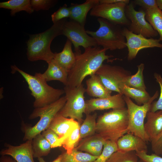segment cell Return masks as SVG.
Here are the masks:
<instances>
[{
    "mask_svg": "<svg viewBox=\"0 0 162 162\" xmlns=\"http://www.w3.org/2000/svg\"><path fill=\"white\" fill-rule=\"evenodd\" d=\"M123 32L126 38V45L128 51V59H134L141 50L147 48H162V44L159 39L147 38L140 34H136L130 31L127 28H123Z\"/></svg>",
    "mask_w": 162,
    "mask_h": 162,
    "instance_id": "cell-13",
    "label": "cell"
},
{
    "mask_svg": "<svg viewBox=\"0 0 162 162\" xmlns=\"http://www.w3.org/2000/svg\"><path fill=\"white\" fill-rule=\"evenodd\" d=\"M128 124L127 108L113 109L99 116L96 133L106 140L117 141L128 132Z\"/></svg>",
    "mask_w": 162,
    "mask_h": 162,
    "instance_id": "cell-3",
    "label": "cell"
},
{
    "mask_svg": "<svg viewBox=\"0 0 162 162\" xmlns=\"http://www.w3.org/2000/svg\"><path fill=\"white\" fill-rule=\"evenodd\" d=\"M0 162H16L12 158L8 155L1 156L0 158Z\"/></svg>",
    "mask_w": 162,
    "mask_h": 162,
    "instance_id": "cell-42",
    "label": "cell"
},
{
    "mask_svg": "<svg viewBox=\"0 0 162 162\" xmlns=\"http://www.w3.org/2000/svg\"><path fill=\"white\" fill-rule=\"evenodd\" d=\"M32 8L34 10L38 11L40 10H48L53 6L57 1L54 0H30Z\"/></svg>",
    "mask_w": 162,
    "mask_h": 162,
    "instance_id": "cell-34",
    "label": "cell"
},
{
    "mask_svg": "<svg viewBox=\"0 0 162 162\" xmlns=\"http://www.w3.org/2000/svg\"><path fill=\"white\" fill-rule=\"evenodd\" d=\"M64 89L67 100L58 112L65 117H69L76 120L80 123H81L83 121L82 118L86 107L84 96L86 89L82 84L74 87L65 86Z\"/></svg>",
    "mask_w": 162,
    "mask_h": 162,
    "instance_id": "cell-8",
    "label": "cell"
},
{
    "mask_svg": "<svg viewBox=\"0 0 162 162\" xmlns=\"http://www.w3.org/2000/svg\"><path fill=\"white\" fill-rule=\"evenodd\" d=\"M124 2L113 4L99 3L90 11L91 16L105 19L120 26H128L130 22L127 18Z\"/></svg>",
    "mask_w": 162,
    "mask_h": 162,
    "instance_id": "cell-10",
    "label": "cell"
},
{
    "mask_svg": "<svg viewBox=\"0 0 162 162\" xmlns=\"http://www.w3.org/2000/svg\"><path fill=\"white\" fill-rule=\"evenodd\" d=\"M99 3V0H87L84 3L79 4L71 3L69 7L70 18L84 26L88 12Z\"/></svg>",
    "mask_w": 162,
    "mask_h": 162,
    "instance_id": "cell-19",
    "label": "cell"
},
{
    "mask_svg": "<svg viewBox=\"0 0 162 162\" xmlns=\"http://www.w3.org/2000/svg\"><path fill=\"white\" fill-rule=\"evenodd\" d=\"M136 153L140 160L145 162H162V157L154 153L149 155L144 152H137Z\"/></svg>",
    "mask_w": 162,
    "mask_h": 162,
    "instance_id": "cell-38",
    "label": "cell"
},
{
    "mask_svg": "<svg viewBox=\"0 0 162 162\" xmlns=\"http://www.w3.org/2000/svg\"><path fill=\"white\" fill-rule=\"evenodd\" d=\"M86 92L95 98H104L111 96L112 91L103 84L99 76L96 74L90 76L86 82Z\"/></svg>",
    "mask_w": 162,
    "mask_h": 162,
    "instance_id": "cell-21",
    "label": "cell"
},
{
    "mask_svg": "<svg viewBox=\"0 0 162 162\" xmlns=\"http://www.w3.org/2000/svg\"><path fill=\"white\" fill-rule=\"evenodd\" d=\"M138 158L135 151L123 152L117 151L106 162H138Z\"/></svg>",
    "mask_w": 162,
    "mask_h": 162,
    "instance_id": "cell-31",
    "label": "cell"
},
{
    "mask_svg": "<svg viewBox=\"0 0 162 162\" xmlns=\"http://www.w3.org/2000/svg\"><path fill=\"white\" fill-rule=\"evenodd\" d=\"M109 90L121 93L119 84L123 80L131 75L130 72L120 66L103 64L95 74Z\"/></svg>",
    "mask_w": 162,
    "mask_h": 162,
    "instance_id": "cell-12",
    "label": "cell"
},
{
    "mask_svg": "<svg viewBox=\"0 0 162 162\" xmlns=\"http://www.w3.org/2000/svg\"><path fill=\"white\" fill-rule=\"evenodd\" d=\"M119 88L121 94L134 99L139 105L146 103L151 98L147 91H143L129 87L122 83L119 84Z\"/></svg>",
    "mask_w": 162,
    "mask_h": 162,
    "instance_id": "cell-24",
    "label": "cell"
},
{
    "mask_svg": "<svg viewBox=\"0 0 162 162\" xmlns=\"http://www.w3.org/2000/svg\"><path fill=\"white\" fill-rule=\"evenodd\" d=\"M117 151L116 141L106 140L101 153L96 160L92 162H106L112 155Z\"/></svg>",
    "mask_w": 162,
    "mask_h": 162,
    "instance_id": "cell-33",
    "label": "cell"
},
{
    "mask_svg": "<svg viewBox=\"0 0 162 162\" xmlns=\"http://www.w3.org/2000/svg\"><path fill=\"white\" fill-rule=\"evenodd\" d=\"M121 93L111 95L104 98H92L86 100V107L85 113L90 114L97 110L109 109H116L125 107L126 104Z\"/></svg>",
    "mask_w": 162,
    "mask_h": 162,
    "instance_id": "cell-14",
    "label": "cell"
},
{
    "mask_svg": "<svg viewBox=\"0 0 162 162\" xmlns=\"http://www.w3.org/2000/svg\"><path fill=\"white\" fill-rule=\"evenodd\" d=\"M158 95L157 91L148 102L141 105L135 104L130 98L123 96L128 112V132L140 137L146 142H149V140L144 129L145 119L152 103Z\"/></svg>",
    "mask_w": 162,
    "mask_h": 162,
    "instance_id": "cell-7",
    "label": "cell"
},
{
    "mask_svg": "<svg viewBox=\"0 0 162 162\" xmlns=\"http://www.w3.org/2000/svg\"><path fill=\"white\" fill-rule=\"evenodd\" d=\"M106 51L103 48L97 46L85 49L83 53L75 55V61L68 73L66 86L71 87L78 86L82 84L87 76L95 74L105 60H109L110 58L113 57L106 55Z\"/></svg>",
    "mask_w": 162,
    "mask_h": 162,
    "instance_id": "cell-1",
    "label": "cell"
},
{
    "mask_svg": "<svg viewBox=\"0 0 162 162\" xmlns=\"http://www.w3.org/2000/svg\"><path fill=\"white\" fill-rule=\"evenodd\" d=\"M106 140L98 134L83 138L80 140L75 148L80 151H84L92 155L99 156L101 153Z\"/></svg>",
    "mask_w": 162,
    "mask_h": 162,
    "instance_id": "cell-18",
    "label": "cell"
},
{
    "mask_svg": "<svg viewBox=\"0 0 162 162\" xmlns=\"http://www.w3.org/2000/svg\"><path fill=\"white\" fill-rule=\"evenodd\" d=\"M61 155V162H92L98 157L82 152L75 148L71 153L69 154L65 152L62 153Z\"/></svg>",
    "mask_w": 162,
    "mask_h": 162,
    "instance_id": "cell-29",
    "label": "cell"
},
{
    "mask_svg": "<svg viewBox=\"0 0 162 162\" xmlns=\"http://www.w3.org/2000/svg\"><path fill=\"white\" fill-rule=\"evenodd\" d=\"M138 162H145L140 159V160L138 161Z\"/></svg>",
    "mask_w": 162,
    "mask_h": 162,
    "instance_id": "cell-46",
    "label": "cell"
},
{
    "mask_svg": "<svg viewBox=\"0 0 162 162\" xmlns=\"http://www.w3.org/2000/svg\"><path fill=\"white\" fill-rule=\"evenodd\" d=\"M125 13L130 22L127 28L131 32L147 38L154 37L158 35L146 20L145 11L142 8L138 11L136 10L131 2L126 5Z\"/></svg>",
    "mask_w": 162,
    "mask_h": 162,
    "instance_id": "cell-11",
    "label": "cell"
},
{
    "mask_svg": "<svg viewBox=\"0 0 162 162\" xmlns=\"http://www.w3.org/2000/svg\"><path fill=\"white\" fill-rule=\"evenodd\" d=\"M80 126L73 130L62 143V146L68 154L72 152L80 140Z\"/></svg>",
    "mask_w": 162,
    "mask_h": 162,
    "instance_id": "cell-32",
    "label": "cell"
},
{
    "mask_svg": "<svg viewBox=\"0 0 162 162\" xmlns=\"http://www.w3.org/2000/svg\"><path fill=\"white\" fill-rule=\"evenodd\" d=\"M80 126V123L76 120L65 117L58 112L52 120L48 128L55 132L59 138L55 147L62 146L64 140L73 130Z\"/></svg>",
    "mask_w": 162,
    "mask_h": 162,
    "instance_id": "cell-15",
    "label": "cell"
},
{
    "mask_svg": "<svg viewBox=\"0 0 162 162\" xmlns=\"http://www.w3.org/2000/svg\"><path fill=\"white\" fill-rule=\"evenodd\" d=\"M32 140H27L18 146L5 143L6 148L0 151V154L1 156H10L16 162H34L32 147Z\"/></svg>",
    "mask_w": 162,
    "mask_h": 162,
    "instance_id": "cell-16",
    "label": "cell"
},
{
    "mask_svg": "<svg viewBox=\"0 0 162 162\" xmlns=\"http://www.w3.org/2000/svg\"></svg>",
    "mask_w": 162,
    "mask_h": 162,
    "instance_id": "cell-47",
    "label": "cell"
},
{
    "mask_svg": "<svg viewBox=\"0 0 162 162\" xmlns=\"http://www.w3.org/2000/svg\"><path fill=\"white\" fill-rule=\"evenodd\" d=\"M97 117L96 113L86 115L85 119L80 126V140L96 133Z\"/></svg>",
    "mask_w": 162,
    "mask_h": 162,
    "instance_id": "cell-30",
    "label": "cell"
},
{
    "mask_svg": "<svg viewBox=\"0 0 162 162\" xmlns=\"http://www.w3.org/2000/svg\"><path fill=\"white\" fill-rule=\"evenodd\" d=\"M118 151L123 152H147L146 142L140 137L128 132L117 141Z\"/></svg>",
    "mask_w": 162,
    "mask_h": 162,
    "instance_id": "cell-17",
    "label": "cell"
},
{
    "mask_svg": "<svg viewBox=\"0 0 162 162\" xmlns=\"http://www.w3.org/2000/svg\"><path fill=\"white\" fill-rule=\"evenodd\" d=\"M13 72H18L24 78L34 98L33 106L40 108L50 104L59 99L65 93L64 89L55 88L49 85L40 73L32 75L19 69L15 65L11 66Z\"/></svg>",
    "mask_w": 162,
    "mask_h": 162,
    "instance_id": "cell-4",
    "label": "cell"
},
{
    "mask_svg": "<svg viewBox=\"0 0 162 162\" xmlns=\"http://www.w3.org/2000/svg\"><path fill=\"white\" fill-rule=\"evenodd\" d=\"M132 3L141 6L144 10L157 7L156 0H135Z\"/></svg>",
    "mask_w": 162,
    "mask_h": 162,
    "instance_id": "cell-40",
    "label": "cell"
},
{
    "mask_svg": "<svg viewBox=\"0 0 162 162\" xmlns=\"http://www.w3.org/2000/svg\"><path fill=\"white\" fill-rule=\"evenodd\" d=\"M67 20V18L63 19L45 32L30 35L27 42L26 54L28 60H42L48 63L53 59L55 54L51 50V43L56 37L63 35V26Z\"/></svg>",
    "mask_w": 162,
    "mask_h": 162,
    "instance_id": "cell-2",
    "label": "cell"
},
{
    "mask_svg": "<svg viewBox=\"0 0 162 162\" xmlns=\"http://www.w3.org/2000/svg\"><path fill=\"white\" fill-rule=\"evenodd\" d=\"M146 19L159 35L162 41V11L157 7L145 10Z\"/></svg>",
    "mask_w": 162,
    "mask_h": 162,
    "instance_id": "cell-28",
    "label": "cell"
},
{
    "mask_svg": "<svg viewBox=\"0 0 162 162\" xmlns=\"http://www.w3.org/2000/svg\"><path fill=\"white\" fill-rule=\"evenodd\" d=\"M0 8L10 10L11 16L22 11H25L30 14L34 11L29 0H10L1 2Z\"/></svg>",
    "mask_w": 162,
    "mask_h": 162,
    "instance_id": "cell-26",
    "label": "cell"
},
{
    "mask_svg": "<svg viewBox=\"0 0 162 162\" xmlns=\"http://www.w3.org/2000/svg\"><path fill=\"white\" fill-rule=\"evenodd\" d=\"M72 43L67 39L62 51L54 53L53 59L68 73L74 65L76 60V56L72 51Z\"/></svg>",
    "mask_w": 162,
    "mask_h": 162,
    "instance_id": "cell-22",
    "label": "cell"
},
{
    "mask_svg": "<svg viewBox=\"0 0 162 162\" xmlns=\"http://www.w3.org/2000/svg\"><path fill=\"white\" fill-rule=\"evenodd\" d=\"M38 160L39 162H46L42 157H40L38 158Z\"/></svg>",
    "mask_w": 162,
    "mask_h": 162,
    "instance_id": "cell-45",
    "label": "cell"
},
{
    "mask_svg": "<svg viewBox=\"0 0 162 162\" xmlns=\"http://www.w3.org/2000/svg\"><path fill=\"white\" fill-rule=\"evenodd\" d=\"M119 2H124L127 4L130 3L129 0H99L100 3L113 4Z\"/></svg>",
    "mask_w": 162,
    "mask_h": 162,
    "instance_id": "cell-41",
    "label": "cell"
},
{
    "mask_svg": "<svg viewBox=\"0 0 162 162\" xmlns=\"http://www.w3.org/2000/svg\"><path fill=\"white\" fill-rule=\"evenodd\" d=\"M154 75L156 81L159 85L160 89L158 99L157 101H153L150 107L149 111L154 112L162 110V77L160 74L156 73H154Z\"/></svg>",
    "mask_w": 162,
    "mask_h": 162,
    "instance_id": "cell-35",
    "label": "cell"
},
{
    "mask_svg": "<svg viewBox=\"0 0 162 162\" xmlns=\"http://www.w3.org/2000/svg\"><path fill=\"white\" fill-rule=\"evenodd\" d=\"M61 159L62 155L61 154L52 162H61Z\"/></svg>",
    "mask_w": 162,
    "mask_h": 162,
    "instance_id": "cell-44",
    "label": "cell"
},
{
    "mask_svg": "<svg viewBox=\"0 0 162 162\" xmlns=\"http://www.w3.org/2000/svg\"><path fill=\"white\" fill-rule=\"evenodd\" d=\"M152 149L154 154L162 157V130L159 135L150 142Z\"/></svg>",
    "mask_w": 162,
    "mask_h": 162,
    "instance_id": "cell-39",
    "label": "cell"
},
{
    "mask_svg": "<svg viewBox=\"0 0 162 162\" xmlns=\"http://www.w3.org/2000/svg\"><path fill=\"white\" fill-rule=\"evenodd\" d=\"M146 117L147 121L144 124V129L151 142L162 130V110L149 111Z\"/></svg>",
    "mask_w": 162,
    "mask_h": 162,
    "instance_id": "cell-20",
    "label": "cell"
},
{
    "mask_svg": "<svg viewBox=\"0 0 162 162\" xmlns=\"http://www.w3.org/2000/svg\"><path fill=\"white\" fill-rule=\"evenodd\" d=\"M48 64V67L42 75L46 82L57 80L65 86L68 81V72L54 59Z\"/></svg>",
    "mask_w": 162,
    "mask_h": 162,
    "instance_id": "cell-23",
    "label": "cell"
},
{
    "mask_svg": "<svg viewBox=\"0 0 162 162\" xmlns=\"http://www.w3.org/2000/svg\"><path fill=\"white\" fill-rule=\"evenodd\" d=\"M63 35L73 44L75 55L81 53L80 47L84 49L98 46L95 40L86 32L84 26L71 20H67L63 27Z\"/></svg>",
    "mask_w": 162,
    "mask_h": 162,
    "instance_id": "cell-9",
    "label": "cell"
},
{
    "mask_svg": "<svg viewBox=\"0 0 162 162\" xmlns=\"http://www.w3.org/2000/svg\"><path fill=\"white\" fill-rule=\"evenodd\" d=\"M66 100L64 96L50 104L35 108L28 118L33 119L40 117V120L32 127H25L23 140H32L35 136L48 129L52 120L64 106Z\"/></svg>",
    "mask_w": 162,
    "mask_h": 162,
    "instance_id": "cell-6",
    "label": "cell"
},
{
    "mask_svg": "<svg viewBox=\"0 0 162 162\" xmlns=\"http://www.w3.org/2000/svg\"><path fill=\"white\" fill-rule=\"evenodd\" d=\"M32 147L34 158H38L47 156L52 148L50 143L41 133L32 139Z\"/></svg>",
    "mask_w": 162,
    "mask_h": 162,
    "instance_id": "cell-25",
    "label": "cell"
},
{
    "mask_svg": "<svg viewBox=\"0 0 162 162\" xmlns=\"http://www.w3.org/2000/svg\"><path fill=\"white\" fill-rule=\"evenodd\" d=\"M137 66L138 70L137 72L134 75H129L124 78L122 83L129 87L146 92V88L144 82L143 74L144 64L141 63Z\"/></svg>",
    "mask_w": 162,
    "mask_h": 162,
    "instance_id": "cell-27",
    "label": "cell"
},
{
    "mask_svg": "<svg viewBox=\"0 0 162 162\" xmlns=\"http://www.w3.org/2000/svg\"><path fill=\"white\" fill-rule=\"evenodd\" d=\"M41 134L50 143L51 148H55L56 144L59 139V136L56 133L51 129L48 128L43 131Z\"/></svg>",
    "mask_w": 162,
    "mask_h": 162,
    "instance_id": "cell-37",
    "label": "cell"
},
{
    "mask_svg": "<svg viewBox=\"0 0 162 162\" xmlns=\"http://www.w3.org/2000/svg\"><path fill=\"white\" fill-rule=\"evenodd\" d=\"M70 8L66 4L60 7L58 10L52 14L51 19L53 24L63 19L70 17Z\"/></svg>",
    "mask_w": 162,
    "mask_h": 162,
    "instance_id": "cell-36",
    "label": "cell"
},
{
    "mask_svg": "<svg viewBox=\"0 0 162 162\" xmlns=\"http://www.w3.org/2000/svg\"><path fill=\"white\" fill-rule=\"evenodd\" d=\"M157 7L161 10H162V0H156Z\"/></svg>",
    "mask_w": 162,
    "mask_h": 162,
    "instance_id": "cell-43",
    "label": "cell"
},
{
    "mask_svg": "<svg viewBox=\"0 0 162 162\" xmlns=\"http://www.w3.org/2000/svg\"><path fill=\"white\" fill-rule=\"evenodd\" d=\"M97 20L99 24L98 29L95 31L87 30L86 32L95 40L98 46L111 51L127 47L126 38L121 26L101 18Z\"/></svg>",
    "mask_w": 162,
    "mask_h": 162,
    "instance_id": "cell-5",
    "label": "cell"
}]
</instances>
